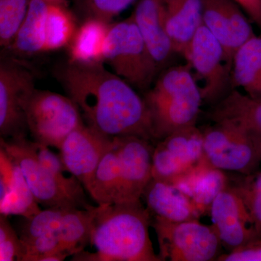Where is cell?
Returning a JSON list of instances; mask_svg holds the SVG:
<instances>
[{"instance_id": "obj_2", "label": "cell", "mask_w": 261, "mask_h": 261, "mask_svg": "<svg viewBox=\"0 0 261 261\" xmlns=\"http://www.w3.org/2000/svg\"><path fill=\"white\" fill-rule=\"evenodd\" d=\"M99 205L89 238L96 252L83 250L72 260L163 261L149 238L151 215L141 201Z\"/></svg>"}, {"instance_id": "obj_21", "label": "cell", "mask_w": 261, "mask_h": 261, "mask_svg": "<svg viewBox=\"0 0 261 261\" xmlns=\"http://www.w3.org/2000/svg\"><path fill=\"white\" fill-rule=\"evenodd\" d=\"M208 118L214 123L261 134V99H254L239 89H231L213 105Z\"/></svg>"}, {"instance_id": "obj_33", "label": "cell", "mask_w": 261, "mask_h": 261, "mask_svg": "<svg viewBox=\"0 0 261 261\" xmlns=\"http://www.w3.org/2000/svg\"><path fill=\"white\" fill-rule=\"evenodd\" d=\"M218 261H261V237L226 254H221Z\"/></svg>"}, {"instance_id": "obj_34", "label": "cell", "mask_w": 261, "mask_h": 261, "mask_svg": "<svg viewBox=\"0 0 261 261\" xmlns=\"http://www.w3.org/2000/svg\"><path fill=\"white\" fill-rule=\"evenodd\" d=\"M235 2L261 31V0H235Z\"/></svg>"}, {"instance_id": "obj_36", "label": "cell", "mask_w": 261, "mask_h": 261, "mask_svg": "<svg viewBox=\"0 0 261 261\" xmlns=\"http://www.w3.org/2000/svg\"><path fill=\"white\" fill-rule=\"evenodd\" d=\"M260 151H261V142H260Z\"/></svg>"}, {"instance_id": "obj_19", "label": "cell", "mask_w": 261, "mask_h": 261, "mask_svg": "<svg viewBox=\"0 0 261 261\" xmlns=\"http://www.w3.org/2000/svg\"><path fill=\"white\" fill-rule=\"evenodd\" d=\"M142 197L151 217L181 222L201 216L191 199L169 182L152 178Z\"/></svg>"}, {"instance_id": "obj_16", "label": "cell", "mask_w": 261, "mask_h": 261, "mask_svg": "<svg viewBox=\"0 0 261 261\" xmlns=\"http://www.w3.org/2000/svg\"><path fill=\"white\" fill-rule=\"evenodd\" d=\"M212 226L228 252L260 238L241 197L228 185L211 204Z\"/></svg>"}, {"instance_id": "obj_35", "label": "cell", "mask_w": 261, "mask_h": 261, "mask_svg": "<svg viewBox=\"0 0 261 261\" xmlns=\"http://www.w3.org/2000/svg\"><path fill=\"white\" fill-rule=\"evenodd\" d=\"M44 1L49 2V3H60V2H61V0H44Z\"/></svg>"}, {"instance_id": "obj_11", "label": "cell", "mask_w": 261, "mask_h": 261, "mask_svg": "<svg viewBox=\"0 0 261 261\" xmlns=\"http://www.w3.org/2000/svg\"><path fill=\"white\" fill-rule=\"evenodd\" d=\"M35 89L32 72L13 57L0 63V135L2 138L27 137L25 105Z\"/></svg>"}, {"instance_id": "obj_12", "label": "cell", "mask_w": 261, "mask_h": 261, "mask_svg": "<svg viewBox=\"0 0 261 261\" xmlns=\"http://www.w3.org/2000/svg\"><path fill=\"white\" fill-rule=\"evenodd\" d=\"M203 157V135L196 126L173 132L159 140L152 155V178L171 181Z\"/></svg>"}, {"instance_id": "obj_20", "label": "cell", "mask_w": 261, "mask_h": 261, "mask_svg": "<svg viewBox=\"0 0 261 261\" xmlns=\"http://www.w3.org/2000/svg\"><path fill=\"white\" fill-rule=\"evenodd\" d=\"M178 185L202 216L209 213L215 199L228 187V180L224 171L211 166L203 156L180 176Z\"/></svg>"}, {"instance_id": "obj_13", "label": "cell", "mask_w": 261, "mask_h": 261, "mask_svg": "<svg viewBox=\"0 0 261 261\" xmlns=\"http://www.w3.org/2000/svg\"><path fill=\"white\" fill-rule=\"evenodd\" d=\"M113 138L82 125L65 138L60 154L67 170L74 176L89 192L94 175L105 153L111 148Z\"/></svg>"}, {"instance_id": "obj_15", "label": "cell", "mask_w": 261, "mask_h": 261, "mask_svg": "<svg viewBox=\"0 0 261 261\" xmlns=\"http://www.w3.org/2000/svg\"><path fill=\"white\" fill-rule=\"evenodd\" d=\"M202 24L224 48L231 66L238 48L255 35L247 15L235 0H203Z\"/></svg>"}, {"instance_id": "obj_17", "label": "cell", "mask_w": 261, "mask_h": 261, "mask_svg": "<svg viewBox=\"0 0 261 261\" xmlns=\"http://www.w3.org/2000/svg\"><path fill=\"white\" fill-rule=\"evenodd\" d=\"M18 163L0 147V214L30 219L41 208Z\"/></svg>"}, {"instance_id": "obj_1", "label": "cell", "mask_w": 261, "mask_h": 261, "mask_svg": "<svg viewBox=\"0 0 261 261\" xmlns=\"http://www.w3.org/2000/svg\"><path fill=\"white\" fill-rule=\"evenodd\" d=\"M56 73L86 124L111 138L137 136L154 140L145 99L126 81L106 69L104 63L68 62Z\"/></svg>"}, {"instance_id": "obj_32", "label": "cell", "mask_w": 261, "mask_h": 261, "mask_svg": "<svg viewBox=\"0 0 261 261\" xmlns=\"http://www.w3.org/2000/svg\"><path fill=\"white\" fill-rule=\"evenodd\" d=\"M30 145L39 163L53 174L56 175L57 177L61 178L63 181L70 185H82V183L73 175L69 176H65V173H69V171L65 167L61 154L55 153L49 149V147L35 141H30Z\"/></svg>"}, {"instance_id": "obj_28", "label": "cell", "mask_w": 261, "mask_h": 261, "mask_svg": "<svg viewBox=\"0 0 261 261\" xmlns=\"http://www.w3.org/2000/svg\"><path fill=\"white\" fill-rule=\"evenodd\" d=\"M31 0H0V45L9 47L27 16Z\"/></svg>"}, {"instance_id": "obj_27", "label": "cell", "mask_w": 261, "mask_h": 261, "mask_svg": "<svg viewBox=\"0 0 261 261\" xmlns=\"http://www.w3.org/2000/svg\"><path fill=\"white\" fill-rule=\"evenodd\" d=\"M74 15L58 3H49L46 18L44 51L66 47L73 39L77 27Z\"/></svg>"}, {"instance_id": "obj_5", "label": "cell", "mask_w": 261, "mask_h": 261, "mask_svg": "<svg viewBox=\"0 0 261 261\" xmlns=\"http://www.w3.org/2000/svg\"><path fill=\"white\" fill-rule=\"evenodd\" d=\"M0 147L18 163L39 205L46 208L71 207L87 209L91 207L86 201L83 185L66 183L42 166L33 152L27 137H1Z\"/></svg>"}, {"instance_id": "obj_7", "label": "cell", "mask_w": 261, "mask_h": 261, "mask_svg": "<svg viewBox=\"0 0 261 261\" xmlns=\"http://www.w3.org/2000/svg\"><path fill=\"white\" fill-rule=\"evenodd\" d=\"M202 135L203 156L213 167L241 175L259 171L261 134L214 123Z\"/></svg>"}, {"instance_id": "obj_30", "label": "cell", "mask_w": 261, "mask_h": 261, "mask_svg": "<svg viewBox=\"0 0 261 261\" xmlns=\"http://www.w3.org/2000/svg\"><path fill=\"white\" fill-rule=\"evenodd\" d=\"M135 0H75L77 13L84 19L98 18L111 23L113 18Z\"/></svg>"}, {"instance_id": "obj_31", "label": "cell", "mask_w": 261, "mask_h": 261, "mask_svg": "<svg viewBox=\"0 0 261 261\" xmlns=\"http://www.w3.org/2000/svg\"><path fill=\"white\" fill-rule=\"evenodd\" d=\"M0 214V260L23 261L25 245L8 220Z\"/></svg>"}, {"instance_id": "obj_22", "label": "cell", "mask_w": 261, "mask_h": 261, "mask_svg": "<svg viewBox=\"0 0 261 261\" xmlns=\"http://www.w3.org/2000/svg\"><path fill=\"white\" fill-rule=\"evenodd\" d=\"M203 0H168L164 25L176 53L183 54L202 25Z\"/></svg>"}, {"instance_id": "obj_24", "label": "cell", "mask_w": 261, "mask_h": 261, "mask_svg": "<svg viewBox=\"0 0 261 261\" xmlns=\"http://www.w3.org/2000/svg\"><path fill=\"white\" fill-rule=\"evenodd\" d=\"M111 23L98 18L84 19L68 44V62L76 64L104 63V49Z\"/></svg>"}, {"instance_id": "obj_23", "label": "cell", "mask_w": 261, "mask_h": 261, "mask_svg": "<svg viewBox=\"0 0 261 261\" xmlns=\"http://www.w3.org/2000/svg\"><path fill=\"white\" fill-rule=\"evenodd\" d=\"M231 89H242L254 99H261V31L238 48L231 64Z\"/></svg>"}, {"instance_id": "obj_29", "label": "cell", "mask_w": 261, "mask_h": 261, "mask_svg": "<svg viewBox=\"0 0 261 261\" xmlns=\"http://www.w3.org/2000/svg\"><path fill=\"white\" fill-rule=\"evenodd\" d=\"M230 187L241 197L255 231L261 237V171L243 175L238 183Z\"/></svg>"}, {"instance_id": "obj_14", "label": "cell", "mask_w": 261, "mask_h": 261, "mask_svg": "<svg viewBox=\"0 0 261 261\" xmlns=\"http://www.w3.org/2000/svg\"><path fill=\"white\" fill-rule=\"evenodd\" d=\"M116 140L121 176L117 203L138 202L152 178L154 147L150 140L137 136H121Z\"/></svg>"}, {"instance_id": "obj_6", "label": "cell", "mask_w": 261, "mask_h": 261, "mask_svg": "<svg viewBox=\"0 0 261 261\" xmlns=\"http://www.w3.org/2000/svg\"><path fill=\"white\" fill-rule=\"evenodd\" d=\"M25 113L34 141L58 149L73 130L84 124L71 98L51 91L34 89L25 102Z\"/></svg>"}, {"instance_id": "obj_9", "label": "cell", "mask_w": 261, "mask_h": 261, "mask_svg": "<svg viewBox=\"0 0 261 261\" xmlns=\"http://www.w3.org/2000/svg\"><path fill=\"white\" fill-rule=\"evenodd\" d=\"M182 56L193 73L203 102H219L231 90V66L224 48L202 24Z\"/></svg>"}, {"instance_id": "obj_18", "label": "cell", "mask_w": 261, "mask_h": 261, "mask_svg": "<svg viewBox=\"0 0 261 261\" xmlns=\"http://www.w3.org/2000/svg\"><path fill=\"white\" fill-rule=\"evenodd\" d=\"M168 1L138 0L132 15L160 70L176 53L165 29V12Z\"/></svg>"}, {"instance_id": "obj_26", "label": "cell", "mask_w": 261, "mask_h": 261, "mask_svg": "<svg viewBox=\"0 0 261 261\" xmlns=\"http://www.w3.org/2000/svg\"><path fill=\"white\" fill-rule=\"evenodd\" d=\"M120 183V159L116 137H114L112 146L105 153L98 165L89 195L97 205L117 203Z\"/></svg>"}, {"instance_id": "obj_25", "label": "cell", "mask_w": 261, "mask_h": 261, "mask_svg": "<svg viewBox=\"0 0 261 261\" xmlns=\"http://www.w3.org/2000/svg\"><path fill=\"white\" fill-rule=\"evenodd\" d=\"M49 2L31 0L28 13L14 40L6 48L13 56L31 57L44 53Z\"/></svg>"}, {"instance_id": "obj_10", "label": "cell", "mask_w": 261, "mask_h": 261, "mask_svg": "<svg viewBox=\"0 0 261 261\" xmlns=\"http://www.w3.org/2000/svg\"><path fill=\"white\" fill-rule=\"evenodd\" d=\"M99 207L70 209L51 231L25 244L23 261H62L83 251L89 243L92 221Z\"/></svg>"}, {"instance_id": "obj_4", "label": "cell", "mask_w": 261, "mask_h": 261, "mask_svg": "<svg viewBox=\"0 0 261 261\" xmlns=\"http://www.w3.org/2000/svg\"><path fill=\"white\" fill-rule=\"evenodd\" d=\"M104 63L134 88L148 90L160 70L132 15L111 23Z\"/></svg>"}, {"instance_id": "obj_3", "label": "cell", "mask_w": 261, "mask_h": 261, "mask_svg": "<svg viewBox=\"0 0 261 261\" xmlns=\"http://www.w3.org/2000/svg\"><path fill=\"white\" fill-rule=\"evenodd\" d=\"M148 108L154 140L196 126L203 102L200 87L190 67H170L159 75L144 97Z\"/></svg>"}, {"instance_id": "obj_8", "label": "cell", "mask_w": 261, "mask_h": 261, "mask_svg": "<svg viewBox=\"0 0 261 261\" xmlns=\"http://www.w3.org/2000/svg\"><path fill=\"white\" fill-rule=\"evenodd\" d=\"M163 261L217 260L222 244L214 226L199 219L172 222L151 217Z\"/></svg>"}]
</instances>
